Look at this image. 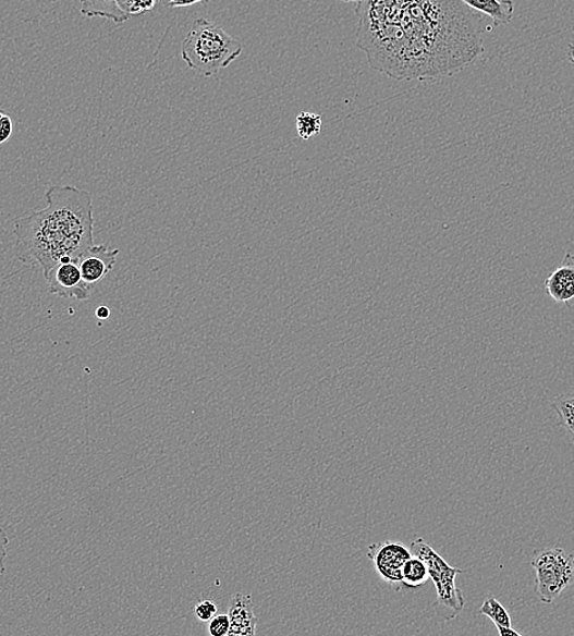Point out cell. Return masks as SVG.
<instances>
[{
  "instance_id": "6da1fadb",
  "label": "cell",
  "mask_w": 574,
  "mask_h": 636,
  "mask_svg": "<svg viewBox=\"0 0 574 636\" xmlns=\"http://www.w3.org/2000/svg\"><path fill=\"white\" fill-rule=\"evenodd\" d=\"M356 15L368 64L400 82L453 76L485 52V20L462 0H364Z\"/></svg>"
},
{
  "instance_id": "7a4b0ae2",
  "label": "cell",
  "mask_w": 574,
  "mask_h": 636,
  "mask_svg": "<svg viewBox=\"0 0 574 636\" xmlns=\"http://www.w3.org/2000/svg\"><path fill=\"white\" fill-rule=\"evenodd\" d=\"M46 207L14 222L15 254L26 266H39L45 277L59 262L77 261L95 245L93 197L72 185H54Z\"/></svg>"
},
{
  "instance_id": "3957f363",
  "label": "cell",
  "mask_w": 574,
  "mask_h": 636,
  "mask_svg": "<svg viewBox=\"0 0 574 636\" xmlns=\"http://www.w3.org/2000/svg\"><path fill=\"white\" fill-rule=\"evenodd\" d=\"M241 54L243 45L205 17L195 20L181 46V57L186 65L206 77L223 71Z\"/></svg>"
},
{
  "instance_id": "277c9868",
  "label": "cell",
  "mask_w": 574,
  "mask_h": 636,
  "mask_svg": "<svg viewBox=\"0 0 574 636\" xmlns=\"http://www.w3.org/2000/svg\"><path fill=\"white\" fill-rule=\"evenodd\" d=\"M537 575L536 592L541 602L551 603L574 583V556L562 549H544L533 555Z\"/></svg>"
},
{
  "instance_id": "5b68a950",
  "label": "cell",
  "mask_w": 574,
  "mask_h": 636,
  "mask_svg": "<svg viewBox=\"0 0 574 636\" xmlns=\"http://www.w3.org/2000/svg\"><path fill=\"white\" fill-rule=\"evenodd\" d=\"M412 554L419 556L428 566L430 579L436 585L438 603L452 611L451 620L455 619L465 608V598L456 588V576L463 571L451 566L442 556L422 538L411 543Z\"/></svg>"
},
{
  "instance_id": "8992f818",
  "label": "cell",
  "mask_w": 574,
  "mask_h": 636,
  "mask_svg": "<svg viewBox=\"0 0 574 636\" xmlns=\"http://www.w3.org/2000/svg\"><path fill=\"white\" fill-rule=\"evenodd\" d=\"M367 555L375 563L382 580L391 585L402 584V568L412 556L411 550L404 543L396 541L373 543Z\"/></svg>"
},
{
  "instance_id": "52a82bcc",
  "label": "cell",
  "mask_w": 574,
  "mask_h": 636,
  "mask_svg": "<svg viewBox=\"0 0 574 636\" xmlns=\"http://www.w3.org/2000/svg\"><path fill=\"white\" fill-rule=\"evenodd\" d=\"M48 282V293L62 297H72L80 302L88 301L90 288L83 278L77 261H64L56 265L45 277Z\"/></svg>"
},
{
  "instance_id": "ba28073f",
  "label": "cell",
  "mask_w": 574,
  "mask_h": 636,
  "mask_svg": "<svg viewBox=\"0 0 574 636\" xmlns=\"http://www.w3.org/2000/svg\"><path fill=\"white\" fill-rule=\"evenodd\" d=\"M119 253L105 244L90 246L77 260L84 281L90 288L103 281L117 265Z\"/></svg>"
},
{
  "instance_id": "9c48e42d",
  "label": "cell",
  "mask_w": 574,
  "mask_h": 636,
  "mask_svg": "<svg viewBox=\"0 0 574 636\" xmlns=\"http://www.w3.org/2000/svg\"><path fill=\"white\" fill-rule=\"evenodd\" d=\"M551 299L567 304L574 299V255L566 253L560 266L544 282Z\"/></svg>"
},
{
  "instance_id": "30bf717a",
  "label": "cell",
  "mask_w": 574,
  "mask_h": 636,
  "mask_svg": "<svg viewBox=\"0 0 574 636\" xmlns=\"http://www.w3.org/2000/svg\"><path fill=\"white\" fill-rule=\"evenodd\" d=\"M251 595L236 594L229 609L230 636L256 635L257 619Z\"/></svg>"
},
{
  "instance_id": "8fae6325",
  "label": "cell",
  "mask_w": 574,
  "mask_h": 636,
  "mask_svg": "<svg viewBox=\"0 0 574 636\" xmlns=\"http://www.w3.org/2000/svg\"><path fill=\"white\" fill-rule=\"evenodd\" d=\"M82 14L86 17H103L117 25L129 22V0H80Z\"/></svg>"
},
{
  "instance_id": "7c38bea8",
  "label": "cell",
  "mask_w": 574,
  "mask_h": 636,
  "mask_svg": "<svg viewBox=\"0 0 574 636\" xmlns=\"http://www.w3.org/2000/svg\"><path fill=\"white\" fill-rule=\"evenodd\" d=\"M462 2L475 12L489 16L496 26L510 24L515 15L513 0H462Z\"/></svg>"
},
{
  "instance_id": "4fadbf2b",
  "label": "cell",
  "mask_w": 574,
  "mask_h": 636,
  "mask_svg": "<svg viewBox=\"0 0 574 636\" xmlns=\"http://www.w3.org/2000/svg\"><path fill=\"white\" fill-rule=\"evenodd\" d=\"M430 579L428 566L419 556L412 554L402 568V584L407 588L416 589Z\"/></svg>"
},
{
  "instance_id": "5bb4252c",
  "label": "cell",
  "mask_w": 574,
  "mask_h": 636,
  "mask_svg": "<svg viewBox=\"0 0 574 636\" xmlns=\"http://www.w3.org/2000/svg\"><path fill=\"white\" fill-rule=\"evenodd\" d=\"M480 613L487 615L496 624L497 628L512 627L509 611L496 598H492V596L481 604Z\"/></svg>"
},
{
  "instance_id": "9a60e30c",
  "label": "cell",
  "mask_w": 574,
  "mask_h": 636,
  "mask_svg": "<svg viewBox=\"0 0 574 636\" xmlns=\"http://www.w3.org/2000/svg\"><path fill=\"white\" fill-rule=\"evenodd\" d=\"M297 134L302 140H309L321 131V117L319 114L302 112L296 118Z\"/></svg>"
},
{
  "instance_id": "2e32d148",
  "label": "cell",
  "mask_w": 574,
  "mask_h": 636,
  "mask_svg": "<svg viewBox=\"0 0 574 636\" xmlns=\"http://www.w3.org/2000/svg\"><path fill=\"white\" fill-rule=\"evenodd\" d=\"M553 407L558 412L561 424L566 427L574 442V394L561 396Z\"/></svg>"
},
{
  "instance_id": "e0dca14e",
  "label": "cell",
  "mask_w": 574,
  "mask_h": 636,
  "mask_svg": "<svg viewBox=\"0 0 574 636\" xmlns=\"http://www.w3.org/2000/svg\"><path fill=\"white\" fill-rule=\"evenodd\" d=\"M230 632V619L228 613H217L208 622L207 633L210 636H227Z\"/></svg>"
},
{
  "instance_id": "ac0fdd59",
  "label": "cell",
  "mask_w": 574,
  "mask_h": 636,
  "mask_svg": "<svg viewBox=\"0 0 574 636\" xmlns=\"http://www.w3.org/2000/svg\"><path fill=\"white\" fill-rule=\"evenodd\" d=\"M160 2L162 0H129V12L131 16L144 15L152 12Z\"/></svg>"
},
{
  "instance_id": "d6986e66",
  "label": "cell",
  "mask_w": 574,
  "mask_h": 636,
  "mask_svg": "<svg viewBox=\"0 0 574 636\" xmlns=\"http://www.w3.org/2000/svg\"><path fill=\"white\" fill-rule=\"evenodd\" d=\"M217 613V604L211 600H203L196 604L195 614L200 622H209Z\"/></svg>"
},
{
  "instance_id": "ffe728a7",
  "label": "cell",
  "mask_w": 574,
  "mask_h": 636,
  "mask_svg": "<svg viewBox=\"0 0 574 636\" xmlns=\"http://www.w3.org/2000/svg\"><path fill=\"white\" fill-rule=\"evenodd\" d=\"M14 132L13 119L3 111H0V145L5 144Z\"/></svg>"
},
{
  "instance_id": "44dd1931",
  "label": "cell",
  "mask_w": 574,
  "mask_h": 636,
  "mask_svg": "<svg viewBox=\"0 0 574 636\" xmlns=\"http://www.w3.org/2000/svg\"><path fill=\"white\" fill-rule=\"evenodd\" d=\"M8 545H9L8 535L2 528H0V575H3L5 573Z\"/></svg>"
},
{
  "instance_id": "7402d4cb",
  "label": "cell",
  "mask_w": 574,
  "mask_h": 636,
  "mask_svg": "<svg viewBox=\"0 0 574 636\" xmlns=\"http://www.w3.org/2000/svg\"><path fill=\"white\" fill-rule=\"evenodd\" d=\"M208 2V0H169V8H186L198 3Z\"/></svg>"
},
{
  "instance_id": "603a6c76",
  "label": "cell",
  "mask_w": 574,
  "mask_h": 636,
  "mask_svg": "<svg viewBox=\"0 0 574 636\" xmlns=\"http://www.w3.org/2000/svg\"><path fill=\"white\" fill-rule=\"evenodd\" d=\"M96 316H97V318H99V320H102V321L108 320V318L110 317L109 307L106 305H100L99 307H97Z\"/></svg>"
},
{
  "instance_id": "cb8c5ba5",
  "label": "cell",
  "mask_w": 574,
  "mask_h": 636,
  "mask_svg": "<svg viewBox=\"0 0 574 636\" xmlns=\"http://www.w3.org/2000/svg\"><path fill=\"white\" fill-rule=\"evenodd\" d=\"M498 631H499V634L501 636H508V635H511V636H521V634L517 631L513 629L512 627H510V628H498Z\"/></svg>"
},
{
  "instance_id": "d4e9b609",
  "label": "cell",
  "mask_w": 574,
  "mask_h": 636,
  "mask_svg": "<svg viewBox=\"0 0 574 636\" xmlns=\"http://www.w3.org/2000/svg\"><path fill=\"white\" fill-rule=\"evenodd\" d=\"M567 57L570 61L574 64V45L572 44L567 46Z\"/></svg>"
},
{
  "instance_id": "484cf974",
  "label": "cell",
  "mask_w": 574,
  "mask_h": 636,
  "mask_svg": "<svg viewBox=\"0 0 574 636\" xmlns=\"http://www.w3.org/2000/svg\"><path fill=\"white\" fill-rule=\"evenodd\" d=\"M342 2H364V0H342Z\"/></svg>"
}]
</instances>
